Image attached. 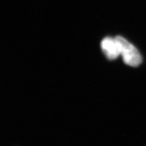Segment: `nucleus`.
I'll return each mask as SVG.
<instances>
[{"label": "nucleus", "mask_w": 146, "mask_h": 146, "mask_svg": "<svg viewBox=\"0 0 146 146\" xmlns=\"http://www.w3.org/2000/svg\"><path fill=\"white\" fill-rule=\"evenodd\" d=\"M120 47V55L123 56L124 62L131 66H137L141 63L142 58L136 47L125 38L116 36Z\"/></svg>", "instance_id": "nucleus-1"}, {"label": "nucleus", "mask_w": 146, "mask_h": 146, "mask_svg": "<svg viewBox=\"0 0 146 146\" xmlns=\"http://www.w3.org/2000/svg\"><path fill=\"white\" fill-rule=\"evenodd\" d=\"M102 50L110 60H114L120 55V47L116 37H106L101 43Z\"/></svg>", "instance_id": "nucleus-2"}]
</instances>
